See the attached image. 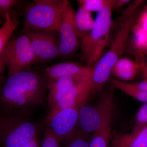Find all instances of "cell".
<instances>
[{
  "label": "cell",
  "instance_id": "cell-1",
  "mask_svg": "<svg viewBox=\"0 0 147 147\" xmlns=\"http://www.w3.org/2000/svg\"><path fill=\"white\" fill-rule=\"evenodd\" d=\"M44 72L31 67L7 76L0 88V110L30 113L47 103Z\"/></svg>",
  "mask_w": 147,
  "mask_h": 147
},
{
  "label": "cell",
  "instance_id": "cell-2",
  "mask_svg": "<svg viewBox=\"0 0 147 147\" xmlns=\"http://www.w3.org/2000/svg\"><path fill=\"white\" fill-rule=\"evenodd\" d=\"M143 2L134 1L119 18L120 24L110 48L92 70L91 81L94 90L102 89L109 81L114 66L122 58L131 31L139 16L138 8Z\"/></svg>",
  "mask_w": 147,
  "mask_h": 147
},
{
  "label": "cell",
  "instance_id": "cell-3",
  "mask_svg": "<svg viewBox=\"0 0 147 147\" xmlns=\"http://www.w3.org/2000/svg\"><path fill=\"white\" fill-rule=\"evenodd\" d=\"M115 1L110 0L109 3L98 12L94 28L80 39V58L87 67L92 69L91 66L96 64L109 44L113 26L112 8Z\"/></svg>",
  "mask_w": 147,
  "mask_h": 147
},
{
  "label": "cell",
  "instance_id": "cell-4",
  "mask_svg": "<svg viewBox=\"0 0 147 147\" xmlns=\"http://www.w3.org/2000/svg\"><path fill=\"white\" fill-rule=\"evenodd\" d=\"M67 0H34L23 10L24 30L59 32Z\"/></svg>",
  "mask_w": 147,
  "mask_h": 147
},
{
  "label": "cell",
  "instance_id": "cell-5",
  "mask_svg": "<svg viewBox=\"0 0 147 147\" xmlns=\"http://www.w3.org/2000/svg\"><path fill=\"white\" fill-rule=\"evenodd\" d=\"M30 113L0 110V147H19L38 137V126Z\"/></svg>",
  "mask_w": 147,
  "mask_h": 147
},
{
  "label": "cell",
  "instance_id": "cell-6",
  "mask_svg": "<svg viewBox=\"0 0 147 147\" xmlns=\"http://www.w3.org/2000/svg\"><path fill=\"white\" fill-rule=\"evenodd\" d=\"M0 57L7 68V76L35 64V58L30 40L23 32L15 39L9 40Z\"/></svg>",
  "mask_w": 147,
  "mask_h": 147
},
{
  "label": "cell",
  "instance_id": "cell-7",
  "mask_svg": "<svg viewBox=\"0 0 147 147\" xmlns=\"http://www.w3.org/2000/svg\"><path fill=\"white\" fill-rule=\"evenodd\" d=\"M113 91L111 90L101 100L93 105L84 104L79 109L78 129L84 134L92 135L111 118Z\"/></svg>",
  "mask_w": 147,
  "mask_h": 147
},
{
  "label": "cell",
  "instance_id": "cell-8",
  "mask_svg": "<svg viewBox=\"0 0 147 147\" xmlns=\"http://www.w3.org/2000/svg\"><path fill=\"white\" fill-rule=\"evenodd\" d=\"M28 38L35 58V64L50 62L59 57V44L55 35L57 32L23 30Z\"/></svg>",
  "mask_w": 147,
  "mask_h": 147
},
{
  "label": "cell",
  "instance_id": "cell-9",
  "mask_svg": "<svg viewBox=\"0 0 147 147\" xmlns=\"http://www.w3.org/2000/svg\"><path fill=\"white\" fill-rule=\"evenodd\" d=\"M75 13L69 1L63 15L60 33L59 57L65 58L74 55L80 46V39L76 27Z\"/></svg>",
  "mask_w": 147,
  "mask_h": 147
},
{
  "label": "cell",
  "instance_id": "cell-10",
  "mask_svg": "<svg viewBox=\"0 0 147 147\" xmlns=\"http://www.w3.org/2000/svg\"><path fill=\"white\" fill-rule=\"evenodd\" d=\"M79 108L61 110L46 121L48 127L61 141H67L78 130Z\"/></svg>",
  "mask_w": 147,
  "mask_h": 147
},
{
  "label": "cell",
  "instance_id": "cell-11",
  "mask_svg": "<svg viewBox=\"0 0 147 147\" xmlns=\"http://www.w3.org/2000/svg\"><path fill=\"white\" fill-rule=\"evenodd\" d=\"M93 90L91 79L79 81L49 111L45 121L61 110L68 108H80L86 103Z\"/></svg>",
  "mask_w": 147,
  "mask_h": 147
},
{
  "label": "cell",
  "instance_id": "cell-12",
  "mask_svg": "<svg viewBox=\"0 0 147 147\" xmlns=\"http://www.w3.org/2000/svg\"><path fill=\"white\" fill-rule=\"evenodd\" d=\"M92 69L74 62L60 63L48 67L44 71L47 79L69 77L79 80L91 79Z\"/></svg>",
  "mask_w": 147,
  "mask_h": 147
},
{
  "label": "cell",
  "instance_id": "cell-13",
  "mask_svg": "<svg viewBox=\"0 0 147 147\" xmlns=\"http://www.w3.org/2000/svg\"><path fill=\"white\" fill-rule=\"evenodd\" d=\"M79 80L69 77L47 79V105L50 111Z\"/></svg>",
  "mask_w": 147,
  "mask_h": 147
},
{
  "label": "cell",
  "instance_id": "cell-14",
  "mask_svg": "<svg viewBox=\"0 0 147 147\" xmlns=\"http://www.w3.org/2000/svg\"><path fill=\"white\" fill-rule=\"evenodd\" d=\"M112 147H147V125L134 133L113 134Z\"/></svg>",
  "mask_w": 147,
  "mask_h": 147
},
{
  "label": "cell",
  "instance_id": "cell-15",
  "mask_svg": "<svg viewBox=\"0 0 147 147\" xmlns=\"http://www.w3.org/2000/svg\"><path fill=\"white\" fill-rule=\"evenodd\" d=\"M140 69L136 62L129 58L122 57L114 66L112 73L120 81H129L134 79Z\"/></svg>",
  "mask_w": 147,
  "mask_h": 147
},
{
  "label": "cell",
  "instance_id": "cell-16",
  "mask_svg": "<svg viewBox=\"0 0 147 147\" xmlns=\"http://www.w3.org/2000/svg\"><path fill=\"white\" fill-rule=\"evenodd\" d=\"M113 137L110 118L92 134L89 147H110Z\"/></svg>",
  "mask_w": 147,
  "mask_h": 147
},
{
  "label": "cell",
  "instance_id": "cell-17",
  "mask_svg": "<svg viewBox=\"0 0 147 147\" xmlns=\"http://www.w3.org/2000/svg\"><path fill=\"white\" fill-rule=\"evenodd\" d=\"M19 24L18 17L15 13L11 12L7 14L2 26L0 28V56Z\"/></svg>",
  "mask_w": 147,
  "mask_h": 147
},
{
  "label": "cell",
  "instance_id": "cell-18",
  "mask_svg": "<svg viewBox=\"0 0 147 147\" xmlns=\"http://www.w3.org/2000/svg\"><path fill=\"white\" fill-rule=\"evenodd\" d=\"M75 20L80 39L88 34L94 26L91 12L79 6L75 13Z\"/></svg>",
  "mask_w": 147,
  "mask_h": 147
},
{
  "label": "cell",
  "instance_id": "cell-19",
  "mask_svg": "<svg viewBox=\"0 0 147 147\" xmlns=\"http://www.w3.org/2000/svg\"><path fill=\"white\" fill-rule=\"evenodd\" d=\"M113 86L140 102H147V91L139 90L133 86L131 83L122 82L115 78L109 79Z\"/></svg>",
  "mask_w": 147,
  "mask_h": 147
},
{
  "label": "cell",
  "instance_id": "cell-20",
  "mask_svg": "<svg viewBox=\"0 0 147 147\" xmlns=\"http://www.w3.org/2000/svg\"><path fill=\"white\" fill-rule=\"evenodd\" d=\"M92 135L84 134L78 129L76 133L66 141L64 147H89Z\"/></svg>",
  "mask_w": 147,
  "mask_h": 147
},
{
  "label": "cell",
  "instance_id": "cell-21",
  "mask_svg": "<svg viewBox=\"0 0 147 147\" xmlns=\"http://www.w3.org/2000/svg\"><path fill=\"white\" fill-rule=\"evenodd\" d=\"M110 0H79V6L90 12H99L110 2Z\"/></svg>",
  "mask_w": 147,
  "mask_h": 147
},
{
  "label": "cell",
  "instance_id": "cell-22",
  "mask_svg": "<svg viewBox=\"0 0 147 147\" xmlns=\"http://www.w3.org/2000/svg\"><path fill=\"white\" fill-rule=\"evenodd\" d=\"M147 125V102L139 108L137 115L136 121L131 133L137 132Z\"/></svg>",
  "mask_w": 147,
  "mask_h": 147
},
{
  "label": "cell",
  "instance_id": "cell-23",
  "mask_svg": "<svg viewBox=\"0 0 147 147\" xmlns=\"http://www.w3.org/2000/svg\"><path fill=\"white\" fill-rule=\"evenodd\" d=\"M61 141L49 127L44 133L40 147H61Z\"/></svg>",
  "mask_w": 147,
  "mask_h": 147
},
{
  "label": "cell",
  "instance_id": "cell-24",
  "mask_svg": "<svg viewBox=\"0 0 147 147\" xmlns=\"http://www.w3.org/2000/svg\"><path fill=\"white\" fill-rule=\"evenodd\" d=\"M21 1L18 0H0V24L3 23L2 18L5 19L7 14L11 13L13 7Z\"/></svg>",
  "mask_w": 147,
  "mask_h": 147
},
{
  "label": "cell",
  "instance_id": "cell-25",
  "mask_svg": "<svg viewBox=\"0 0 147 147\" xmlns=\"http://www.w3.org/2000/svg\"><path fill=\"white\" fill-rule=\"evenodd\" d=\"M138 24L135 29V32L147 34V9L139 19Z\"/></svg>",
  "mask_w": 147,
  "mask_h": 147
},
{
  "label": "cell",
  "instance_id": "cell-26",
  "mask_svg": "<svg viewBox=\"0 0 147 147\" xmlns=\"http://www.w3.org/2000/svg\"><path fill=\"white\" fill-rule=\"evenodd\" d=\"M19 147H40L38 137H34L28 142L24 143Z\"/></svg>",
  "mask_w": 147,
  "mask_h": 147
},
{
  "label": "cell",
  "instance_id": "cell-27",
  "mask_svg": "<svg viewBox=\"0 0 147 147\" xmlns=\"http://www.w3.org/2000/svg\"><path fill=\"white\" fill-rule=\"evenodd\" d=\"M136 62L140 65L141 68L143 67L147 66V55H137Z\"/></svg>",
  "mask_w": 147,
  "mask_h": 147
},
{
  "label": "cell",
  "instance_id": "cell-28",
  "mask_svg": "<svg viewBox=\"0 0 147 147\" xmlns=\"http://www.w3.org/2000/svg\"><path fill=\"white\" fill-rule=\"evenodd\" d=\"M130 1L129 0H116L113 6L112 11H114L123 7V6L128 3Z\"/></svg>",
  "mask_w": 147,
  "mask_h": 147
},
{
  "label": "cell",
  "instance_id": "cell-29",
  "mask_svg": "<svg viewBox=\"0 0 147 147\" xmlns=\"http://www.w3.org/2000/svg\"><path fill=\"white\" fill-rule=\"evenodd\" d=\"M5 67L0 57V88L3 84L5 80V78L4 76V72Z\"/></svg>",
  "mask_w": 147,
  "mask_h": 147
},
{
  "label": "cell",
  "instance_id": "cell-30",
  "mask_svg": "<svg viewBox=\"0 0 147 147\" xmlns=\"http://www.w3.org/2000/svg\"><path fill=\"white\" fill-rule=\"evenodd\" d=\"M131 84L133 86L137 89L143 90L147 91V79H145L144 80L141 82Z\"/></svg>",
  "mask_w": 147,
  "mask_h": 147
},
{
  "label": "cell",
  "instance_id": "cell-31",
  "mask_svg": "<svg viewBox=\"0 0 147 147\" xmlns=\"http://www.w3.org/2000/svg\"><path fill=\"white\" fill-rule=\"evenodd\" d=\"M142 73L145 79H147V66L143 67L142 69Z\"/></svg>",
  "mask_w": 147,
  "mask_h": 147
},
{
  "label": "cell",
  "instance_id": "cell-32",
  "mask_svg": "<svg viewBox=\"0 0 147 147\" xmlns=\"http://www.w3.org/2000/svg\"><path fill=\"white\" fill-rule=\"evenodd\" d=\"M138 54H141V55H147V47L146 49L143 53H139V54H137V55H138Z\"/></svg>",
  "mask_w": 147,
  "mask_h": 147
}]
</instances>
